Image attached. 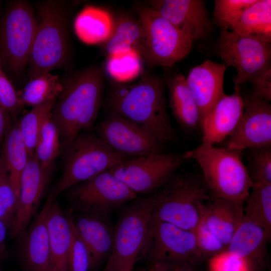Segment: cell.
Returning a JSON list of instances; mask_svg holds the SVG:
<instances>
[{
	"mask_svg": "<svg viewBox=\"0 0 271 271\" xmlns=\"http://www.w3.org/2000/svg\"><path fill=\"white\" fill-rule=\"evenodd\" d=\"M104 69L90 66L61 81L62 90L51 111L62 149L80 132L90 130L102 106Z\"/></svg>",
	"mask_w": 271,
	"mask_h": 271,
	"instance_id": "1",
	"label": "cell"
},
{
	"mask_svg": "<svg viewBox=\"0 0 271 271\" xmlns=\"http://www.w3.org/2000/svg\"><path fill=\"white\" fill-rule=\"evenodd\" d=\"M165 79L148 73L132 83H112L106 100L109 113L119 115L147 128L164 145L176 131L168 113Z\"/></svg>",
	"mask_w": 271,
	"mask_h": 271,
	"instance_id": "2",
	"label": "cell"
},
{
	"mask_svg": "<svg viewBox=\"0 0 271 271\" xmlns=\"http://www.w3.org/2000/svg\"><path fill=\"white\" fill-rule=\"evenodd\" d=\"M195 160L213 198L244 203L254 185L242 160V151L201 144L183 154Z\"/></svg>",
	"mask_w": 271,
	"mask_h": 271,
	"instance_id": "3",
	"label": "cell"
},
{
	"mask_svg": "<svg viewBox=\"0 0 271 271\" xmlns=\"http://www.w3.org/2000/svg\"><path fill=\"white\" fill-rule=\"evenodd\" d=\"M63 149V173L49 193L53 201L64 191L128 159L107 146L90 130L77 134Z\"/></svg>",
	"mask_w": 271,
	"mask_h": 271,
	"instance_id": "4",
	"label": "cell"
},
{
	"mask_svg": "<svg viewBox=\"0 0 271 271\" xmlns=\"http://www.w3.org/2000/svg\"><path fill=\"white\" fill-rule=\"evenodd\" d=\"M202 177L179 175L148 196L153 219L193 231L199 220L198 204L212 199Z\"/></svg>",
	"mask_w": 271,
	"mask_h": 271,
	"instance_id": "5",
	"label": "cell"
},
{
	"mask_svg": "<svg viewBox=\"0 0 271 271\" xmlns=\"http://www.w3.org/2000/svg\"><path fill=\"white\" fill-rule=\"evenodd\" d=\"M152 222L148 197L130 202L115 225L112 251L103 271H132L137 261L145 256Z\"/></svg>",
	"mask_w": 271,
	"mask_h": 271,
	"instance_id": "6",
	"label": "cell"
},
{
	"mask_svg": "<svg viewBox=\"0 0 271 271\" xmlns=\"http://www.w3.org/2000/svg\"><path fill=\"white\" fill-rule=\"evenodd\" d=\"M37 22L28 66L29 80L62 66L69 51L67 18L62 6L45 3L40 7Z\"/></svg>",
	"mask_w": 271,
	"mask_h": 271,
	"instance_id": "7",
	"label": "cell"
},
{
	"mask_svg": "<svg viewBox=\"0 0 271 271\" xmlns=\"http://www.w3.org/2000/svg\"><path fill=\"white\" fill-rule=\"evenodd\" d=\"M135 10L145 34L142 58L155 66L170 67L186 57L194 41L148 6Z\"/></svg>",
	"mask_w": 271,
	"mask_h": 271,
	"instance_id": "8",
	"label": "cell"
},
{
	"mask_svg": "<svg viewBox=\"0 0 271 271\" xmlns=\"http://www.w3.org/2000/svg\"><path fill=\"white\" fill-rule=\"evenodd\" d=\"M37 20L30 5L14 3L0 23V59L13 74H21L28 66Z\"/></svg>",
	"mask_w": 271,
	"mask_h": 271,
	"instance_id": "9",
	"label": "cell"
},
{
	"mask_svg": "<svg viewBox=\"0 0 271 271\" xmlns=\"http://www.w3.org/2000/svg\"><path fill=\"white\" fill-rule=\"evenodd\" d=\"M144 256L149 259L151 266L187 271L186 267L202 255L193 231L153 219Z\"/></svg>",
	"mask_w": 271,
	"mask_h": 271,
	"instance_id": "10",
	"label": "cell"
},
{
	"mask_svg": "<svg viewBox=\"0 0 271 271\" xmlns=\"http://www.w3.org/2000/svg\"><path fill=\"white\" fill-rule=\"evenodd\" d=\"M217 52L227 68L235 69V86L250 81L271 68L270 43L252 36L221 29Z\"/></svg>",
	"mask_w": 271,
	"mask_h": 271,
	"instance_id": "11",
	"label": "cell"
},
{
	"mask_svg": "<svg viewBox=\"0 0 271 271\" xmlns=\"http://www.w3.org/2000/svg\"><path fill=\"white\" fill-rule=\"evenodd\" d=\"M186 160L183 154H152L128 159L108 171L137 195H150L166 184Z\"/></svg>",
	"mask_w": 271,
	"mask_h": 271,
	"instance_id": "12",
	"label": "cell"
},
{
	"mask_svg": "<svg viewBox=\"0 0 271 271\" xmlns=\"http://www.w3.org/2000/svg\"><path fill=\"white\" fill-rule=\"evenodd\" d=\"M69 198L82 213L110 216L115 209L130 202L138 195L108 170L68 189Z\"/></svg>",
	"mask_w": 271,
	"mask_h": 271,
	"instance_id": "13",
	"label": "cell"
},
{
	"mask_svg": "<svg viewBox=\"0 0 271 271\" xmlns=\"http://www.w3.org/2000/svg\"><path fill=\"white\" fill-rule=\"evenodd\" d=\"M95 130L110 148L129 158L163 153L164 145L152 132L114 113H109Z\"/></svg>",
	"mask_w": 271,
	"mask_h": 271,
	"instance_id": "14",
	"label": "cell"
},
{
	"mask_svg": "<svg viewBox=\"0 0 271 271\" xmlns=\"http://www.w3.org/2000/svg\"><path fill=\"white\" fill-rule=\"evenodd\" d=\"M243 112L234 130L225 140L228 149L243 151L271 147V105L251 95L244 99Z\"/></svg>",
	"mask_w": 271,
	"mask_h": 271,
	"instance_id": "15",
	"label": "cell"
},
{
	"mask_svg": "<svg viewBox=\"0 0 271 271\" xmlns=\"http://www.w3.org/2000/svg\"><path fill=\"white\" fill-rule=\"evenodd\" d=\"M148 7L195 42L206 38L211 24L203 0H152Z\"/></svg>",
	"mask_w": 271,
	"mask_h": 271,
	"instance_id": "16",
	"label": "cell"
},
{
	"mask_svg": "<svg viewBox=\"0 0 271 271\" xmlns=\"http://www.w3.org/2000/svg\"><path fill=\"white\" fill-rule=\"evenodd\" d=\"M50 180L35 156H30L21 178L15 218L10 229L12 238L18 239L27 229Z\"/></svg>",
	"mask_w": 271,
	"mask_h": 271,
	"instance_id": "17",
	"label": "cell"
},
{
	"mask_svg": "<svg viewBox=\"0 0 271 271\" xmlns=\"http://www.w3.org/2000/svg\"><path fill=\"white\" fill-rule=\"evenodd\" d=\"M244 106L239 86H235L231 94L224 93L200 122L201 144L214 146L225 141L238 124Z\"/></svg>",
	"mask_w": 271,
	"mask_h": 271,
	"instance_id": "18",
	"label": "cell"
},
{
	"mask_svg": "<svg viewBox=\"0 0 271 271\" xmlns=\"http://www.w3.org/2000/svg\"><path fill=\"white\" fill-rule=\"evenodd\" d=\"M73 223L78 235L86 245L90 255L89 271H95L107 260L113 247L115 226L110 216L79 212Z\"/></svg>",
	"mask_w": 271,
	"mask_h": 271,
	"instance_id": "19",
	"label": "cell"
},
{
	"mask_svg": "<svg viewBox=\"0 0 271 271\" xmlns=\"http://www.w3.org/2000/svg\"><path fill=\"white\" fill-rule=\"evenodd\" d=\"M51 201L46 202L38 215L18 238V257L23 271H49L50 239L47 224Z\"/></svg>",
	"mask_w": 271,
	"mask_h": 271,
	"instance_id": "20",
	"label": "cell"
},
{
	"mask_svg": "<svg viewBox=\"0 0 271 271\" xmlns=\"http://www.w3.org/2000/svg\"><path fill=\"white\" fill-rule=\"evenodd\" d=\"M227 67L207 59L192 68L185 78L197 104L200 122L224 93Z\"/></svg>",
	"mask_w": 271,
	"mask_h": 271,
	"instance_id": "21",
	"label": "cell"
},
{
	"mask_svg": "<svg viewBox=\"0 0 271 271\" xmlns=\"http://www.w3.org/2000/svg\"><path fill=\"white\" fill-rule=\"evenodd\" d=\"M199 216L226 247L244 219L243 203L220 198L198 204Z\"/></svg>",
	"mask_w": 271,
	"mask_h": 271,
	"instance_id": "22",
	"label": "cell"
},
{
	"mask_svg": "<svg viewBox=\"0 0 271 271\" xmlns=\"http://www.w3.org/2000/svg\"><path fill=\"white\" fill-rule=\"evenodd\" d=\"M72 216L71 212H63L56 200L51 201L47 219L50 239L49 271H68Z\"/></svg>",
	"mask_w": 271,
	"mask_h": 271,
	"instance_id": "23",
	"label": "cell"
},
{
	"mask_svg": "<svg viewBox=\"0 0 271 271\" xmlns=\"http://www.w3.org/2000/svg\"><path fill=\"white\" fill-rule=\"evenodd\" d=\"M270 233L244 216L227 250L247 260L254 268L264 261Z\"/></svg>",
	"mask_w": 271,
	"mask_h": 271,
	"instance_id": "24",
	"label": "cell"
},
{
	"mask_svg": "<svg viewBox=\"0 0 271 271\" xmlns=\"http://www.w3.org/2000/svg\"><path fill=\"white\" fill-rule=\"evenodd\" d=\"M172 114L180 126L186 130H193L200 126V116L194 98L181 74L165 79Z\"/></svg>",
	"mask_w": 271,
	"mask_h": 271,
	"instance_id": "25",
	"label": "cell"
},
{
	"mask_svg": "<svg viewBox=\"0 0 271 271\" xmlns=\"http://www.w3.org/2000/svg\"><path fill=\"white\" fill-rule=\"evenodd\" d=\"M144 44V31L138 19L121 15L114 18L112 32L102 46L107 56L135 51L142 58Z\"/></svg>",
	"mask_w": 271,
	"mask_h": 271,
	"instance_id": "26",
	"label": "cell"
},
{
	"mask_svg": "<svg viewBox=\"0 0 271 271\" xmlns=\"http://www.w3.org/2000/svg\"><path fill=\"white\" fill-rule=\"evenodd\" d=\"M114 18L107 11L93 7L84 8L77 16L74 30L78 38L87 44H102L110 36Z\"/></svg>",
	"mask_w": 271,
	"mask_h": 271,
	"instance_id": "27",
	"label": "cell"
},
{
	"mask_svg": "<svg viewBox=\"0 0 271 271\" xmlns=\"http://www.w3.org/2000/svg\"><path fill=\"white\" fill-rule=\"evenodd\" d=\"M3 158L18 200L22 175L29 159L18 122L9 125L2 143Z\"/></svg>",
	"mask_w": 271,
	"mask_h": 271,
	"instance_id": "28",
	"label": "cell"
},
{
	"mask_svg": "<svg viewBox=\"0 0 271 271\" xmlns=\"http://www.w3.org/2000/svg\"><path fill=\"white\" fill-rule=\"evenodd\" d=\"M237 33L271 42V1L256 0L231 28Z\"/></svg>",
	"mask_w": 271,
	"mask_h": 271,
	"instance_id": "29",
	"label": "cell"
},
{
	"mask_svg": "<svg viewBox=\"0 0 271 271\" xmlns=\"http://www.w3.org/2000/svg\"><path fill=\"white\" fill-rule=\"evenodd\" d=\"M62 89L58 77L48 73L29 80L25 86L17 92L23 107H33L46 102L55 101Z\"/></svg>",
	"mask_w": 271,
	"mask_h": 271,
	"instance_id": "30",
	"label": "cell"
},
{
	"mask_svg": "<svg viewBox=\"0 0 271 271\" xmlns=\"http://www.w3.org/2000/svg\"><path fill=\"white\" fill-rule=\"evenodd\" d=\"M62 149L60 135L51 115L42 126L34 154L44 173L50 178Z\"/></svg>",
	"mask_w": 271,
	"mask_h": 271,
	"instance_id": "31",
	"label": "cell"
},
{
	"mask_svg": "<svg viewBox=\"0 0 271 271\" xmlns=\"http://www.w3.org/2000/svg\"><path fill=\"white\" fill-rule=\"evenodd\" d=\"M245 218L271 233V184H254L243 203Z\"/></svg>",
	"mask_w": 271,
	"mask_h": 271,
	"instance_id": "32",
	"label": "cell"
},
{
	"mask_svg": "<svg viewBox=\"0 0 271 271\" xmlns=\"http://www.w3.org/2000/svg\"><path fill=\"white\" fill-rule=\"evenodd\" d=\"M55 101H48L33 107L18 122L19 128L30 156L34 155L42 126L51 115Z\"/></svg>",
	"mask_w": 271,
	"mask_h": 271,
	"instance_id": "33",
	"label": "cell"
},
{
	"mask_svg": "<svg viewBox=\"0 0 271 271\" xmlns=\"http://www.w3.org/2000/svg\"><path fill=\"white\" fill-rule=\"evenodd\" d=\"M142 58L135 51L107 56L104 70L115 82L125 83L142 72Z\"/></svg>",
	"mask_w": 271,
	"mask_h": 271,
	"instance_id": "34",
	"label": "cell"
},
{
	"mask_svg": "<svg viewBox=\"0 0 271 271\" xmlns=\"http://www.w3.org/2000/svg\"><path fill=\"white\" fill-rule=\"evenodd\" d=\"M256 0H215L213 17L221 29H231L244 11Z\"/></svg>",
	"mask_w": 271,
	"mask_h": 271,
	"instance_id": "35",
	"label": "cell"
},
{
	"mask_svg": "<svg viewBox=\"0 0 271 271\" xmlns=\"http://www.w3.org/2000/svg\"><path fill=\"white\" fill-rule=\"evenodd\" d=\"M248 167L254 184H271V147L250 150Z\"/></svg>",
	"mask_w": 271,
	"mask_h": 271,
	"instance_id": "36",
	"label": "cell"
},
{
	"mask_svg": "<svg viewBox=\"0 0 271 271\" xmlns=\"http://www.w3.org/2000/svg\"><path fill=\"white\" fill-rule=\"evenodd\" d=\"M193 231L195 235L198 248L202 256L211 257L227 249L200 216Z\"/></svg>",
	"mask_w": 271,
	"mask_h": 271,
	"instance_id": "37",
	"label": "cell"
},
{
	"mask_svg": "<svg viewBox=\"0 0 271 271\" xmlns=\"http://www.w3.org/2000/svg\"><path fill=\"white\" fill-rule=\"evenodd\" d=\"M209 271H253L247 260L227 249L210 257Z\"/></svg>",
	"mask_w": 271,
	"mask_h": 271,
	"instance_id": "38",
	"label": "cell"
},
{
	"mask_svg": "<svg viewBox=\"0 0 271 271\" xmlns=\"http://www.w3.org/2000/svg\"><path fill=\"white\" fill-rule=\"evenodd\" d=\"M72 231L68 271H89L90 265L89 253L86 245L75 229L72 216Z\"/></svg>",
	"mask_w": 271,
	"mask_h": 271,
	"instance_id": "39",
	"label": "cell"
},
{
	"mask_svg": "<svg viewBox=\"0 0 271 271\" xmlns=\"http://www.w3.org/2000/svg\"><path fill=\"white\" fill-rule=\"evenodd\" d=\"M0 203L14 220L17 199L5 163L0 156Z\"/></svg>",
	"mask_w": 271,
	"mask_h": 271,
	"instance_id": "40",
	"label": "cell"
},
{
	"mask_svg": "<svg viewBox=\"0 0 271 271\" xmlns=\"http://www.w3.org/2000/svg\"><path fill=\"white\" fill-rule=\"evenodd\" d=\"M0 105L9 115L16 113L23 107L18 92L3 71L0 73Z\"/></svg>",
	"mask_w": 271,
	"mask_h": 271,
	"instance_id": "41",
	"label": "cell"
},
{
	"mask_svg": "<svg viewBox=\"0 0 271 271\" xmlns=\"http://www.w3.org/2000/svg\"><path fill=\"white\" fill-rule=\"evenodd\" d=\"M252 95L268 102L271 100V68L253 77L250 81Z\"/></svg>",
	"mask_w": 271,
	"mask_h": 271,
	"instance_id": "42",
	"label": "cell"
},
{
	"mask_svg": "<svg viewBox=\"0 0 271 271\" xmlns=\"http://www.w3.org/2000/svg\"><path fill=\"white\" fill-rule=\"evenodd\" d=\"M9 114L0 105V144L3 143L9 123Z\"/></svg>",
	"mask_w": 271,
	"mask_h": 271,
	"instance_id": "43",
	"label": "cell"
},
{
	"mask_svg": "<svg viewBox=\"0 0 271 271\" xmlns=\"http://www.w3.org/2000/svg\"><path fill=\"white\" fill-rule=\"evenodd\" d=\"M150 271H183L179 269H167L157 266H151Z\"/></svg>",
	"mask_w": 271,
	"mask_h": 271,
	"instance_id": "44",
	"label": "cell"
},
{
	"mask_svg": "<svg viewBox=\"0 0 271 271\" xmlns=\"http://www.w3.org/2000/svg\"><path fill=\"white\" fill-rule=\"evenodd\" d=\"M2 69H1V59H0V73L2 72Z\"/></svg>",
	"mask_w": 271,
	"mask_h": 271,
	"instance_id": "45",
	"label": "cell"
},
{
	"mask_svg": "<svg viewBox=\"0 0 271 271\" xmlns=\"http://www.w3.org/2000/svg\"><path fill=\"white\" fill-rule=\"evenodd\" d=\"M138 271H146L145 269H141V270H138Z\"/></svg>",
	"mask_w": 271,
	"mask_h": 271,
	"instance_id": "46",
	"label": "cell"
},
{
	"mask_svg": "<svg viewBox=\"0 0 271 271\" xmlns=\"http://www.w3.org/2000/svg\"><path fill=\"white\" fill-rule=\"evenodd\" d=\"M0 271H3V270H2L0 268Z\"/></svg>",
	"mask_w": 271,
	"mask_h": 271,
	"instance_id": "47",
	"label": "cell"
}]
</instances>
